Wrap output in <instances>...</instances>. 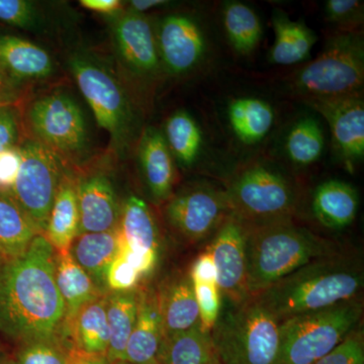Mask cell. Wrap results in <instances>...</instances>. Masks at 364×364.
Wrapping results in <instances>:
<instances>
[{
	"label": "cell",
	"instance_id": "cell-35",
	"mask_svg": "<svg viewBox=\"0 0 364 364\" xmlns=\"http://www.w3.org/2000/svg\"><path fill=\"white\" fill-rule=\"evenodd\" d=\"M73 345L59 336L21 344L18 364H67Z\"/></svg>",
	"mask_w": 364,
	"mask_h": 364
},
{
	"label": "cell",
	"instance_id": "cell-26",
	"mask_svg": "<svg viewBox=\"0 0 364 364\" xmlns=\"http://www.w3.org/2000/svg\"><path fill=\"white\" fill-rule=\"evenodd\" d=\"M55 280L65 305L64 322L70 320L86 304L107 296L100 291L87 272L76 262L70 251H56Z\"/></svg>",
	"mask_w": 364,
	"mask_h": 364
},
{
	"label": "cell",
	"instance_id": "cell-23",
	"mask_svg": "<svg viewBox=\"0 0 364 364\" xmlns=\"http://www.w3.org/2000/svg\"><path fill=\"white\" fill-rule=\"evenodd\" d=\"M122 238L119 228L102 233L79 234L70 249L76 262L87 272L95 286L104 294L107 289V273L119 253Z\"/></svg>",
	"mask_w": 364,
	"mask_h": 364
},
{
	"label": "cell",
	"instance_id": "cell-14",
	"mask_svg": "<svg viewBox=\"0 0 364 364\" xmlns=\"http://www.w3.org/2000/svg\"><path fill=\"white\" fill-rule=\"evenodd\" d=\"M121 252L143 277L153 272L158 263L160 234L149 205L142 198L130 196L121 208L119 226Z\"/></svg>",
	"mask_w": 364,
	"mask_h": 364
},
{
	"label": "cell",
	"instance_id": "cell-12",
	"mask_svg": "<svg viewBox=\"0 0 364 364\" xmlns=\"http://www.w3.org/2000/svg\"><path fill=\"white\" fill-rule=\"evenodd\" d=\"M208 251L217 269L220 291L235 304L244 303L250 296L247 286L246 226L230 214L217 230Z\"/></svg>",
	"mask_w": 364,
	"mask_h": 364
},
{
	"label": "cell",
	"instance_id": "cell-32",
	"mask_svg": "<svg viewBox=\"0 0 364 364\" xmlns=\"http://www.w3.org/2000/svg\"><path fill=\"white\" fill-rule=\"evenodd\" d=\"M171 151L181 167L195 164L203 146V134L200 126L191 114L186 111H177L169 117L163 134Z\"/></svg>",
	"mask_w": 364,
	"mask_h": 364
},
{
	"label": "cell",
	"instance_id": "cell-40",
	"mask_svg": "<svg viewBox=\"0 0 364 364\" xmlns=\"http://www.w3.org/2000/svg\"><path fill=\"white\" fill-rule=\"evenodd\" d=\"M35 6L26 0H0V21L21 28H30L37 23Z\"/></svg>",
	"mask_w": 364,
	"mask_h": 364
},
{
	"label": "cell",
	"instance_id": "cell-8",
	"mask_svg": "<svg viewBox=\"0 0 364 364\" xmlns=\"http://www.w3.org/2000/svg\"><path fill=\"white\" fill-rule=\"evenodd\" d=\"M21 124L35 139L64 160L75 161L87 148L85 116L77 102L65 92L55 91L28 105Z\"/></svg>",
	"mask_w": 364,
	"mask_h": 364
},
{
	"label": "cell",
	"instance_id": "cell-34",
	"mask_svg": "<svg viewBox=\"0 0 364 364\" xmlns=\"http://www.w3.org/2000/svg\"><path fill=\"white\" fill-rule=\"evenodd\" d=\"M284 148L294 164L309 166L317 162L325 148L324 131L318 119L311 116L298 119L287 133Z\"/></svg>",
	"mask_w": 364,
	"mask_h": 364
},
{
	"label": "cell",
	"instance_id": "cell-7",
	"mask_svg": "<svg viewBox=\"0 0 364 364\" xmlns=\"http://www.w3.org/2000/svg\"><path fill=\"white\" fill-rule=\"evenodd\" d=\"M226 196L230 213L245 226L291 220L296 208L291 184L279 172L259 163L242 170Z\"/></svg>",
	"mask_w": 364,
	"mask_h": 364
},
{
	"label": "cell",
	"instance_id": "cell-27",
	"mask_svg": "<svg viewBox=\"0 0 364 364\" xmlns=\"http://www.w3.org/2000/svg\"><path fill=\"white\" fill-rule=\"evenodd\" d=\"M79 230V210L75 179L65 174L55 196L45 238L57 252L70 249Z\"/></svg>",
	"mask_w": 364,
	"mask_h": 364
},
{
	"label": "cell",
	"instance_id": "cell-11",
	"mask_svg": "<svg viewBox=\"0 0 364 364\" xmlns=\"http://www.w3.org/2000/svg\"><path fill=\"white\" fill-rule=\"evenodd\" d=\"M230 214L226 191L210 186L184 189L165 208L170 226L191 242L203 240L219 229Z\"/></svg>",
	"mask_w": 364,
	"mask_h": 364
},
{
	"label": "cell",
	"instance_id": "cell-31",
	"mask_svg": "<svg viewBox=\"0 0 364 364\" xmlns=\"http://www.w3.org/2000/svg\"><path fill=\"white\" fill-rule=\"evenodd\" d=\"M214 358L212 335L198 327L166 337L160 364H210Z\"/></svg>",
	"mask_w": 364,
	"mask_h": 364
},
{
	"label": "cell",
	"instance_id": "cell-37",
	"mask_svg": "<svg viewBox=\"0 0 364 364\" xmlns=\"http://www.w3.org/2000/svg\"><path fill=\"white\" fill-rule=\"evenodd\" d=\"M363 2L359 0H328L325 14L328 21L342 28V32H354L363 23Z\"/></svg>",
	"mask_w": 364,
	"mask_h": 364
},
{
	"label": "cell",
	"instance_id": "cell-18",
	"mask_svg": "<svg viewBox=\"0 0 364 364\" xmlns=\"http://www.w3.org/2000/svg\"><path fill=\"white\" fill-rule=\"evenodd\" d=\"M139 291L138 315L121 361L133 364H160L165 334L153 289Z\"/></svg>",
	"mask_w": 364,
	"mask_h": 364
},
{
	"label": "cell",
	"instance_id": "cell-15",
	"mask_svg": "<svg viewBox=\"0 0 364 364\" xmlns=\"http://www.w3.org/2000/svg\"><path fill=\"white\" fill-rule=\"evenodd\" d=\"M160 62L173 75L188 73L200 65L207 52V40L200 23L186 14L165 16L156 35Z\"/></svg>",
	"mask_w": 364,
	"mask_h": 364
},
{
	"label": "cell",
	"instance_id": "cell-24",
	"mask_svg": "<svg viewBox=\"0 0 364 364\" xmlns=\"http://www.w3.org/2000/svg\"><path fill=\"white\" fill-rule=\"evenodd\" d=\"M358 191L338 179L323 182L314 193V215L328 229L342 230L350 226L358 215Z\"/></svg>",
	"mask_w": 364,
	"mask_h": 364
},
{
	"label": "cell",
	"instance_id": "cell-41",
	"mask_svg": "<svg viewBox=\"0 0 364 364\" xmlns=\"http://www.w3.org/2000/svg\"><path fill=\"white\" fill-rule=\"evenodd\" d=\"M21 119L16 107H0V152L20 144Z\"/></svg>",
	"mask_w": 364,
	"mask_h": 364
},
{
	"label": "cell",
	"instance_id": "cell-39",
	"mask_svg": "<svg viewBox=\"0 0 364 364\" xmlns=\"http://www.w3.org/2000/svg\"><path fill=\"white\" fill-rule=\"evenodd\" d=\"M314 364H364L363 330L355 328L338 346Z\"/></svg>",
	"mask_w": 364,
	"mask_h": 364
},
{
	"label": "cell",
	"instance_id": "cell-13",
	"mask_svg": "<svg viewBox=\"0 0 364 364\" xmlns=\"http://www.w3.org/2000/svg\"><path fill=\"white\" fill-rule=\"evenodd\" d=\"M305 104L329 124L335 149L353 168L364 157V102L361 93L345 97L306 98Z\"/></svg>",
	"mask_w": 364,
	"mask_h": 364
},
{
	"label": "cell",
	"instance_id": "cell-20",
	"mask_svg": "<svg viewBox=\"0 0 364 364\" xmlns=\"http://www.w3.org/2000/svg\"><path fill=\"white\" fill-rule=\"evenodd\" d=\"M139 161L150 193L158 202L168 200L176 181V166L162 132L147 128L139 144Z\"/></svg>",
	"mask_w": 364,
	"mask_h": 364
},
{
	"label": "cell",
	"instance_id": "cell-6",
	"mask_svg": "<svg viewBox=\"0 0 364 364\" xmlns=\"http://www.w3.org/2000/svg\"><path fill=\"white\" fill-rule=\"evenodd\" d=\"M364 85V42L359 31L341 32L291 79L303 100L358 95Z\"/></svg>",
	"mask_w": 364,
	"mask_h": 364
},
{
	"label": "cell",
	"instance_id": "cell-29",
	"mask_svg": "<svg viewBox=\"0 0 364 364\" xmlns=\"http://www.w3.org/2000/svg\"><path fill=\"white\" fill-rule=\"evenodd\" d=\"M228 117L237 138L244 144L252 145L263 140L272 130L274 112L264 100L240 97L230 102Z\"/></svg>",
	"mask_w": 364,
	"mask_h": 364
},
{
	"label": "cell",
	"instance_id": "cell-22",
	"mask_svg": "<svg viewBox=\"0 0 364 364\" xmlns=\"http://www.w3.org/2000/svg\"><path fill=\"white\" fill-rule=\"evenodd\" d=\"M156 293L165 338L200 327V312L189 277L171 280Z\"/></svg>",
	"mask_w": 364,
	"mask_h": 364
},
{
	"label": "cell",
	"instance_id": "cell-28",
	"mask_svg": "<svg viewBox=\"0 0 364 364\" xmlns=\"http://www.w3.org/2000/svg\"><path fill=\"white\" fill-rule=\"evenodd\" d=\"M41 234L33 220L9 193L0 191V256L2 262L20 257Z\"/></svg>",
	"mask_w": 364,
	"mask_h": 364
},
{
	"label": "cell",
	"instance_id": "cell-5",
	"mask_svg": "<svg viewBox=\"0 0 364 364\" xmlns=\"http://www.w3.org/2000/svg\"><path fill=\"white\" fill-rule=\"evenodd\" d=\"M361 316L363 304L355 298L282 321L277 364L317 363L358 327Z\"/></svg>",
	"mask_w": 364,
	"mask_h": 364
},
{
	"label": "cell",
	"instance_id": "cell-17",
	"mask_svg": "<svg viewBox=\"0 0 364 364\" xmlns=\"http://www.w3.org/2000/svg\"><path fill=\"white\" fill-rule=\"evenodd\" d=\"M117 53L126 66L138 75L156 74L160 68L156 33L149 18L127 9L114 23Z\"/></svg>",
	"mask_w": 364,
	"mask_h": 364
},
{
	"label": "cell",
	"instance_id": "cell-36",
	"mask_svg": "<svg viewBox=\"0 0 364 364\" xmlns=\"http://www.w3.org/2000/svg\"><path fill=\"white\" fill-rule=\"evenodd\" d=\"M198 312H200V329L210 333L214 329L221 314V291L218 284L208 282H191Z\"/></svg>",
	"mask_w": 364,
	"mask_h": 364
},
{
	"label": "cell",
	"instance_id": "cell-44",
	"mask_svg": "<svg viewBox=\"0 0 364 364\" xmlns=\"http://www.w3.org/2000/svg\"><path fill=\"white\" fill-rule=\"evenodd\" d=\"M23 97V85L0 70V107H16Z\"/></svg>",
	"mask_w": 364,
	"mask_h": 364
},
{
	"label": "cell",
	"instance_id": "cell-10",
	"mask_svg": "<svg viewBox=\"0 0 364 364\" xmlns=\"http://www.w3.org/2000/svg\"><path fill=\"white\" fill-rule=\"evenodd\" d=\"M70 69L98 126L109 134L114 149L123 151L133 122L124 88L111 72L85 57L72 58Z\"/></svg>",
	"mask_w": 364,
	"mask_h": 364
},
{
	"label": "cell",
	"instance_id": "cell-30",
	"mask_svg": "<svg viewBox=\"0 0 364 364\" xmlns=\"http://www.w3.org/2000/svg\"><path fill=\"white\" fill-rule=\"evenodd\" d=\"M139 291H122L107 294V316L109 338L107 360L121 361L138 315Z\"/></svg>",
	"mask_w": 364,
	"mask_h": 364
},
{
	"label": "cell",
	"instance_id": "cell-1",
	"mask_svg": "<svg viewBox=\"0 0 364 364\" xmlns=\"http://www.w3.org/2000/svg\"><path fill=\"white\" fill-rule=\"evenodd\" d=\"M56 250L39 234L0 267V332L21 342L61 335L65 305L55 280Z\"/></svg>",
	"mask_w": 364,
	"mask_h": 364
},
{
	"label": "cell",
	"instance_id": "cell-49",
	"mask_svg": "<svg viewBox=\"0 0 364 364\" xmlns=\"http://www.w3.org/2000/svg\"><path fill=\"white\" fill-rule=\"evenodd\" d=\"M112 364H133V363H126V361H117V363H114Z\"/></svg>",
	"mask_w": 364,
	"mask_h": 364
},
{
	"label": "cell",
	"instance_id": "cell-3",
	"mask_svg": "<svg viewBox=\"0 0 364 364\" xmlns=\"http://www.w3.org/2000/svg\"><path fill=\"white\" fill-rule=\"evenodd\" d=\"M331 253L323 239L291 220L246 226L249 296H257L299 268Z\"/></svg>",
	"mask_w": 364,
	"mask_h": 364
},
{
	"label": "cell",
	"instance_id": "cell-16",
	"mask_svg": "<svg viewBox=\"0 0 364 364\" xmlns=\"http://www.w3.org/2000/svg\"><path fill=\"white\" fill-rule=\"evenodd\" d=\"M75 184L79 210L78 235L102 233L116 229L119 226L122 205L109 176L95 170L79 177Z\"/></svg>",
	"mask_w": 364,
	"mask_h": 364
},
{
	"label": "cell",
	"instance_id": "cell-19",
	"mask_svg": "<svg viewBox=\"0 0 364 364\" xmlns=\"http://www.w3.org/2000/svg\"><path fill=\"white\" fill-rule=\"evenodd\" d=\"M0 70L23 85L43 80L54 71V62L42 47L13 35H0Z\"/></svg>",
	"mask_w": 364,
	"mask_h": 364
},
{
	"label": "cell",
	"instance_id": "cell-48",
	"mask_svg": "<svg viewBox=\"0 0 364 364\" xmlns=\"http://www.w3.org/2000/svg\"><path fill=\"white\" fill-rule=\"evenodd\" d=\"M210 364H221L219 363V360H218V358H217V356H215V358H214V359H213V361H212V363H210Z\"/></svg>",
	"mask_w": 364,
	"mask_h": 364
},
{
	"label": "cell",
	"instance_id": "cell-46",
	"mask_svg": "<svg viewBox=\"0 0 364 364\" xmlns=\"http://www.w3.org/2000/svg\"><path fill=\"white\" fill-rule=\"evenodd\" d=\"M67 364H111L102 356L91 355L72 347Z\"/></svg>",
	"mask_w": 364,
	"mask_h": 364
},
{
	"label": "cell",
	"instance_id": "cell-4",
	"mask_svg": "<svg viewBox=\"0 0 364 364\" xmlns=\"http://www.w3.org/2000/svg\"><path fill=\"white\" fill-rule=\"evenodd\" d=\"M219 318L210 332L221 364H277L279 322L255 298Z\"/></svg>",
	"mask_w": 364,
	"mask_h": 364
},
{
	"label": "cell",
	"instance_id": "cell-47",
	"mask_svg": "<svg viewBox=\"0 0 364 364\" xmlns=\"http://www.w3.org/2000/svg\"><path fill=\"white\" fill-rule=\"evenodd\" d=\"M166 4H168V2L165 1V0H133L129 4L128 11L145 14L146 11H150L154 7L165 6Z\"/></svg>",
	"mask_w": 364,
	"mask_h": 364
},
{
	"label": "cell",
	"instance_id": "cell-50",
	"mask_svg": "<svg viewBox=\"0 0 364 364\" xmlns=\"http://www.w3.org/2000/svg\"><path fill=\"white\" fill-rule=\"evenodd\" d=\"M2 264V258L1 256H0V267H1Z\"/></svg>",
	"mask_w": 364,
	"mask_h": 364
},
{
	"label": "cell",
	"instance_id": "cell-9",
	"mask_svg": "<svg viewBox=\"0 0 364 364\" xmlns=\"http://www.w3.org/2000/svg\"><path fill=\"white\" fill-rule=\"evenodd\" d=\"M21 162L9 195L44 233L55 196L67 173L65 160L35 139H21Z\"/></svg>",
	"mask_w": 364,
	"mask_h": 364
},
{
	"label": "cell",
	"instance_id": "cell-38",
	"mask_svg": "<svg viewBox=\"0 0 364 364\" xmlns=\"http://www.w3.org/2000/svg\"><path fill=\"white\" fill-rule=\"evenodd\" d=\"M143 279L142 274L119 250L107 270V289L109 293L135 291Z\"/></svg>",
	"mask_w": 364,
	"mask_h": 364
},
{
	"label": "cell",
	"instance_id": "cell-21",
	"mask_svg": "<svg viewBox=\"0 0 364 364\" xmlns=\"http://www.w3.org/2000/svg\"><path fill=\"white\" fill-rule=\"evenodd\" d=\"M61 335L79 350L107 358L109 350V322L107 316V296L83 306L75 315L62 326Z\"/></svg>",
	"mask_w": 364,
	"mask_h": 364
},
{
	"label": "cell",
	"instance_id": "cell-45",
	"mask_svg": "<svg viewBox=\"0 0 364 364\" xmlns=\"http://www.w3.org/2000/svg\"><path fill=\"white\" fill-rule=\"evenodd\" d=\"M79 4L88 11L104 14L119 13L123 7V2L119 0H81Z\"/></svg>",
	"mask_w": 364,
	"mask_h": 364
},
{
	"label": "cell",
	"instance_id": "cell-25",
	"mask_svg": "<svg viewBox=\"0 0 364 364\" xmlns=\"http://www.w3.org/2000/svg\"><path fill=\"white\" fill-rule=\"evenodd\" d=\"M274 42L268 60L274 65L291 66L301 63L310 57L317 35L304 21H293L284 11L272 16Z\"/></svg>",
	"mask_w": 364,
	"mask_h": 364
},
{
	"label": "cell",
	"instance_id": "cell-2",
	"mask_svg": "<svg viewBox=\"0 0 364 364\" xmlns=\"http://www.w3.org/2000/svg\"><path fill=\"white\" fill-rule=\"evenodd\" d=\"M363 282L360 265L329 255L299 268L253 298L280 323L355 299Z\"/></svg>",
	"mask_w": 364,
	"mask_h": 364
},
{
	"label": "cell",
	"instance_id": "cell-33",
	"mask_svg": "<svg viewBox=\"0 0 364 364\" xmlns=\"http://www.w3.org/2000/svg\"><path fill=\"white\" fill-rule=\"evenodd\" d=\"M223 21L228 39L235 51L248 55L262 38V25L257 14L240 1H229L223 11Z\"/></svg>",
	"mask_w": 364,
	"mask_h": 364
},
{
	"label": "cell",
	"instance_id": "cell-43",
	"mask_svg": "<svg viewBox=\"0 0 364 364\" xmlns=\"http://www.w3.org/2000/svg\"><path fill=\"white\" fill-rule=\"evenodd\" d=\"M189 279L191 282L217 284V269L210 251H205L196 258L191 265Z\"/></svg>",
	"mask_w": 364,
	"mask_h": 364
},
{
	"label": "cell",
	"instance_id": "cell-42",
	"mask_svg": "<svg viewBox=\"0 0 364 364\" xmlns=\"http://www.w3.org/2000/svg\"><path fill=\"white\" fill-rule=\"evenodd\" d=\"M21 162L20 144L0 152V191L11 193L20 171Z\"/></svg>",
	"mask_w": 364,
	"mask_h": 364
}]
</instances>
